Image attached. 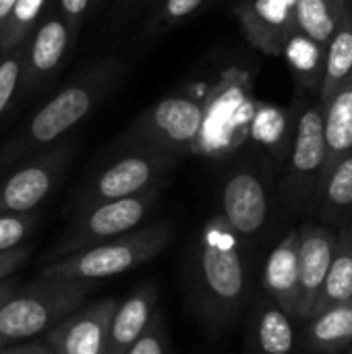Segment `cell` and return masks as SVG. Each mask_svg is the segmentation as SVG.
<instances>
[{"label": "cell", "mask_w": 352, "mask_h": 354, "mask_svg": "<svg viewBox=\"0 0 352 354\" xmlns=\"http://www.w3.org/2000/svg\"><path fill=\"white\" fill-rule=\"evenodd\" d=\"M122 68V60L116 54H108L75 73L68 83L0 143V172L66 139L116 87Z\"/></svg>", "instance_id": "cell-1"}, {"label": "cell", "mask_w": 352, "mask_h": 354, "mask_svg": "<svg viewBox=\"0 0 352 354\" xmlns=\"http://www.w3.org/2000/svg\"><path fill=\"white\" fill-rule=\"evenodd\" d=\"M193 295L203 322L220 332L230 328L249 299V272L243 239L216 214L197 236L193 259Z\"/></svg>", "instance_id": "cell-2"}, {"label": "cell", "mask_w": 352, "mask_h": 354, "mask_svg": "<svg viewBox=\"0 0 352 354\" xmlns=\"http://www.w3.org/2000/svg\"><path fill=\"white\" fill-rule=\"evenodd\" d=\"M297 116L288 156L278 170L276 197L293 216H313L319 189L326 176V139L322 108L317 100L309 104L305 91L297 87Z\"/></svg>", "instance_id": "cell-3"}, {"label": "cell", "mask_w": 352, "mask_h": 354, "mask_svg": "<svg viewBox=\"0 0 352 354\" xmlns=\"http://www.w3.org/2000/svg\"><path fill=\"white\" fill-rule=\"evenodd\" d=\"M91 288L85 280L37 276L15 290L0 305V351L50 332L85 303Z\"/></svg>", "instance_id": "cell-4"}, {"label": "cell", "mask_w": 352, "mask_h": 354, "mask_svg": "<svg viewBox=\"0 0 352 354\" xmlns=\"http://www.w3.org/2000/svg\"><path fill=\"white\" fill-rule=\"evenodd\" d=\"M174 239V226L170 222H154L139 226L122 236L89 247L75 255L48 261L39 270V276L73 278L85 282H98L114 276H122L151 259H156Z\"/></svg>", "instance_id": "cell-5"}, {"label": "cell", "mask_w": 352, "mask_h": 354, "mask_svg": "<svg viewBox=\"0 0 352 354\" xmlns=\"http://www.w3.org/2000/svg\"><path fill=\"white\" fill-rule=\"evenodd\" d=\"M178 164L180 158L172 153L118 139L110 160L95 168L77 191L75 212L87 209L104 201L133 197L158 185H166L170 172Z\"/></svg>", "instance_id": "cell-6"}, {"label": "cell", "mask_w": 352, "mask_h": 354, "mask_svg": "<svg viewBox=\"0 0 352 354\" xmlns=\"http://www.w3.org/2000/svg\"><path fill=\"white\" fill-rule=\"evenodd\" d=\"M228 160L220 185V216L241 239H253L272 216L276 166L255 145L251 151H237Z\"/></svg>", "instance_id": "cell-7"}, {"label": "cell", "mask_w": 352, "mask_h": 354, "mask_svg": "<svg viewBox=\"0 0 352 354\" xmlns=\"http://www.w3.org/2000/svg\"><path fill=\"white\" fill-rule=\"evenodd\" d=\"M255 104L257 100L253 97L249 75L239 68L226 71L205 93V110L193 156L228 160L241 151L249 143Z\"/></svg>", "instance_id": "cell-8"}, {"label": "cell", "mask_w": 352, "mask_h": 354, "mask_svg": "<svg viewBox=\"0 0 352 354\" xmlns=\"http://www.w3.org/2000/svg\"><path fill=\"white\" fill-rule=\"evenodd\" d=\"M164 187L166 185H158L133 197L112 199V201H104L87 209L75 212L71 226L58 239V243L46 253L44 263L75 255L79 251L102 245L106 241H112L116 236H122L143 226V222L156 209Z\"/></svg>", "instance_id": "cell-9"}, {"label": "cell", "mask_w": 352, "mask_h": 354, "mask_svg": "<svg viewBox=\"0 0 352 354\" xmlns=\"http://www.w3.org/2000/svg\"><path fill=\"white\" fill-rule=\"evenodd\" d=\"M207 91H174L145 108L122 133L120 141L141 143L176 158L193 153L201 129Z\"/></svg>", "instance_id": "cell-10"}, {"label": "cell", "mask_w": 352, "mask_h": 354, "mask_svg": "<svg viewBox=\"0 0 352 354\" xmlns=\"http://www.w3.org/2000/svg\"><path fill=\"white\" fill-rule=\"evenodd\" d=\"M77 139H62L0 172V214H29L56 191L75 153Z\"/></svg>", "instance_id": "cell-11"}, {"label": "cell", "mask_w": 352, "mask_h": 354, "mask_svg": "<svg viewBox=\"0 0 352 354\" xmlns=\"http://www.w3.org/2000/svg\"><path fill=\"white\" fill-rule=\"evenodd\" d=\"M81 29L71 25L52 4L25 39L21 97L44 87L68 60Z\"/></svg>", "instance_id": "cell-12"}, {"label": "cell", "mask_w": 352, "mask_h": 354, "mask_svg": "<svg viewBox=\"0 0 352 354\" xmlns=\"http://www.w3.org/2000/svg\"><path fill=\"white\" fill-rule=\"evenodd\" d=\"M336 249V230L322 222H305L299 228V255H297V280H299V305L297 322H305L317 301V295L328 276L332 255Z\"/></svg>", "instance_id": "cell-13"}, {"label": "cell", "mask_w": 352, "mask_h": 354, "mask_svg": "<svg viewBox=\"0 0 352 354\" xmlns=\"http://www.w3.org/2000/svg\"><path fill=\"white\" fill-rule=\"evenodd\" d=\"M114 299H104L91 305H81L50 332L46 344L52 354H104L110 319L116 309Z\"/></svg>", "instance_id": "cell-14"}, {"label": "cell", "mask_w": 352, "mask_h": 354, "mask_svg": "<svg viewBox=\"0 0 352 354\" xmlns=\"http://www.w3.org/2000/svg\"><path fill=\"white\" fill-rule=\"evenodd\" d=\"M237 19L253 48L280 56L286 39L297 31L295 0H241Z\"/></svg>", "instance_id": "cell-15"}, {"label": "cell", "mask_w": 352, "mask_h": 354, "mask_svg": "<svg viewBox=\"0 0 352 354\" xmlns=\"http://www.w3.org/2000/svg\"><path fill=\"white\" fill-rule=\"evenodd\" d=\"M297 255H299V228H293L270 251L261 276L263 295L270 297L276 305H280L295 322H297V305H299Z\"/></svg>", "instance_id": "cell-16"}, {"label": "cell", "mask_w": 352, "mask_h": 354, "mask_svg": "<svg viewBox=\"0 0 352 354\" xmlns=\"http://www.w3.org/2000/svg\"><path fill=\"white\" fill-rule=\"evenodd\" d=\"M156 284H143L116 305L110 319L104 354H124L137 342L156 311Z\"/></svg>", "instance_id": "cell-17"}, {"label": "cell", "mask_w": 352, "mask_h": 354, "mask_svg": "<svg viewBox=\"0 0 352 354\" xmlns=\"http://www.w3.org/2000/svg\"><path fill=\"white\" fill-rule=\"evenodd\" d=\"M352 342V297L301 322L299 344L309 354H336Z\"/></svg>", "instance_id": "cell-18"}, {"label": "cell", "mask_w": 352, "mask_h": 354, "mask_svg": "<svg viewBox=\"0 0 352 354\" xmlns=\"http://www.w3.org/2000/svg\"><path fill=\"white\" fill-rule=\"evenodd\" d=\"M295 116H297V104H293L288 110L268 102L255 104V112L249 129V141L274 162L276 174L282 168L293 143Z\"/></svg>", "instance_id": "cell-19"}, {"label": "cell", "mask_w": 352, "mask_h": 354, "mask_svg": "<svg viewBox=\"0 0 352 354\" xmlns=\"http://www.w3.org/2000/svg\"><path fill=\"white\" fill-rule=\"evenodd\" d=\"M297 324L280 305L261 292L251 319L253 351L261 354H295L299 336Z\"/></svg>", "instance_id": "cell-20"}, {"label": "cell", "mask_w": 352, "mask_h": 354, "mask_svg": "<svg viewBox=\"0 0 352 354\" xmlns=\"http://www.w3.org/2000/svg\"><path fill=\"white\" fill-rule=\"evenodd\" d=\"M313 216L336 230L352 224V149L328 166Z\"/></svg>", "instance_id": "cell-21"}, {"label": "cell", "mask_w": 352, "mask_h": 354, "mask_svg": "<svg viewBox=\"0 0 352 354\" xmlns=\"http://www.w3.org/2000/svg\"><path fill=\"white\" fill-rule=\"evenodd\" d=\"M324 139H326V170L340 156L352 149V75L336 87V91L319 104Z\"/></svg>", "instance_id": "cell-22"}, {"label": "cell", "mask_w": 352, "mask_h": 354, "mask_svg": "<svg viewBox=\"0 0 352 354\" xmlns=\"http://www.w3.org/2000/svg\"><path fill=\"white\" fill-rule=\"evenodd\" d=\"M352 297V224L342 226L336 230V249L332 255V263L328 270V276L324 280V286L317 295V301L311 309L313 317L315 313L342 303Z\"/></svg>", "instance_id": "cell-23"}, {"label": "cell", "mask_w": 352, "mask_h": 354, "mask_svg": "<svg viewBox=\"0 0 352 354\" xmlns=\"http://www.w3.org/2000/svg\"><path fill=\"white\" fill-rule=\"evenodd\" d=\"M280 56H284L297 87L305 93H313L317 97V91L322 87L324 79V64H326V48L317 46L309 37H305L299 29L286 39Z\"/></svg>", "instance_id": "cell-24"}, {"label": "cell", "mask_w": 352, "mask_h": 354, "mask_svg": "<svg viewBox=\"0 0 352 354\" xmlns=\"http://www.w3.org/2000/svg\"><path fill=\"white\" fill-rule=\"evenodd\" d=\"M346 10L349 0H295L297 29L317 46L326 48Z\"/></svg>", "instance_id": "cell-25"}, {"label": "cell", "mask_w": 352, "mask_h": 354, "mask_svg": "<svg viewBox=\"0 0 352 354\" xmlns=\"http://www.w3.org/2000/svg\"><path fill=\"white\" fill-rule=\"evenodd\" d=\"M352 75V21L349 10L342 17L338 29L326 46L324 79L317 91V104H324L338 85H342Z\"/></svg>", "instance_id": "cell-26"}, {"label": "cell", "mask_w": 352, "mask_h": 354, "mask_svg": "<svg viewBox=\"0 0 352 354\" xmlns=\"http://www.w3.org/2000/svg\"><path fill=\"white\" fill-rule=\"evenodd\" d=\"M50 4L52 0H17L0 29V52H8L25 44Z\"/></svg>", "instance_id": "cell-27"}, {"label": "cell", "mask_w": 352, "mask_h": 354, "mask_svg": "<svg viewBox=\"0 0 352 354\" xmlns=\"http://www.w3.org/2000/svg\"><path fill=\"white\" fill-rule=\"evenodd\" d=\"M23 58H25V44H21L15 50L0 52V122L10 112L15 102L21 100Z\"/></svg>", "instance_id": "cell-28"}, {"label": "cell", "mask_w": 352, "mask_h": 354, "mask_svg": "<svg viewBox=\"0 0 352 354\" xmlns=\"http://www.w3.org/2000/svg\"><path fill=\"white\" fill-rule=\"evenodd\" d=\"M205 0H160L145 21V35H162L189 21Z\"/></svg>", "instance_id": "cell-29"}, {"label": "cell", "mask_w": 352, "mask_h": 354, "mask_svg": "<svg viewBox=\"0 0 352 354\" xmlns=\"http://www.w3.org/2000/svg\"><path fill=\"white\" fill-rule=\"evenodd\" d=\"M39 224V209L29 214H0V253L25 245Z\"/></svg>", "instance_id": "cell-30"}, {"label": "cell", "mask_w": 352, "mask_h": 354, "mask_svg": "<svg viewBox=\"0 0 352 354\" xmlns=\"http://www.w3.org/2000/svg\"><path fill=\"white\" fill-rule=\"evenodd\" d=\"M124 354H168V328L158 309L147 322L143 334Z\"/></svg>", "instance_id": "cell-31"}, {"label": "cell", "mask_w": 352, "mask_h": 354, "mask_svg": "<svg viewBox=\"0 0 352 354\" xmlns=\"http://www.w3.org/2000/svg\"><path fill=\"white\" fill-rule=\"evenodd\" d=\"M95 6V0H54V8L77 29L87 21Z\"/></svg>", "instance_id": "cell-32"}, {"label": "cell", "mask_w": 352, "mask_h": 354, "mask_svg": "<svg viewBox=\"0 0 352 354\" xmlns=\"http://www.w3.org/2000/svg\"><path fill=\"white\" fill-rule=\"evenodd\" d=\"M29 253H31V249L27 245H21V247L0 253V284L15 276V272L29 259Z\"/></svg>", "instance_id": "cell-33"}, {"label": "cell", "mask_w": 352, "mask_h": 354, "mask_svg": "<svg viewBox=\"0 0 352 354\" xmlns=\"http://www.w3.org/2000/svg\"><path fill=\"white\" fill-rule=\"evenodd\" d=\"M15 290H17V278L12 276V278L4 280V282L0 284V305H2Z\"/></svg>", "instance_id": "cell-34"}, {"label": "cell", "mask_w": 352, "mask_h": 354, "mask_svg": "<svg viewBox=\"0 0 352 354\" xmlns=\"http://www.w3.org/2000/svg\"><path fill=\"white\" fill-rule=\"evenodd\" d=\"M15 2H17V0H0V29H2V25H4V21H6V17H8V12L12 10Z\"/></svg>", "instance_id": "cell-35"}, {"label": "cell", "mask_w": 352, "mask_h": 354, "mask_svg": "<svg viewBox=\"0 0 352 354\" xmlns=\"http://www.w3.org/2000/svg\"><path fill=\"white\" fill-rule=\"evenodd\" d=\"M139 2H141V0H124V6H127V8H133V6H137Z\"/></svg>", "instance_id": "cell-36"}, {"label": "cell", "mask_w": 352, "mask_h": 354, "mask_svg": "<svg viewBox=\"0 0 352 354\" xmlns=\"http://www.w3.org/2000/svg\"><path fill=\"white\" fill-rule=\"evenodd\" d=\"M349 15H351V21H352V0H349Z\"/></svg>", "instance_id": "cell-37"}, {"label": "cell", "mask_w": 352, "mask_h": 354, "mask_svg": "<svg viewBox=\"0 0 352 354\" xmlns=\"http://www.w3.org/2000/svg\"><path fill=\"white\" fill-rule=\"evenodd\" d=\"M249 354H261V353H257V351H253V353H249Z\"/></svg>", "instance_id": "cell-38"}, {"label": "cell", "mask_w": 352, "mask_h": 354, "mask_svg": "<svg viewBox=\"0 0 352 354\" xmlns=\"http://www.w3.org/2000/svg\"><path fill=\"white\" fill-rule=\"evenodd\" d=\"M100 2H102V0H95V4H100Z\"/></svg>", "instance_id": "cell-39"}, {"label": "cell", "mask_w": 352, "mask_h": 354, "mask_svg": "<svg viewBox=\"0 0 352 354\" xmlns=\"http://www.w3.org/2000/svg\"><path fill=\"white\" fill-rule=\"evenodd\" d=\"M346 354H352V348H351V351H349V353H346Z\"/></svg>", "instance_id": "cell-40"}]
</instances>
